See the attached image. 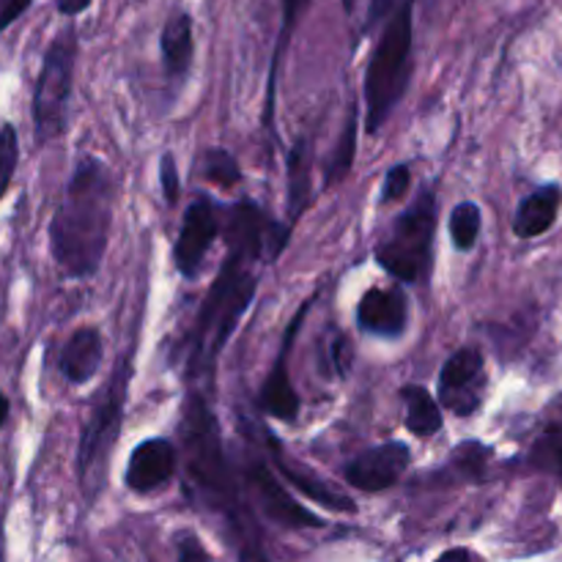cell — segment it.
<instances>
[{
  "label": "cell",
  "instance_id": "obj_1",
  "mask_svg": "<svg viewBox=\"0 0 562 562\" xmlns=\"http://www.w3.org/2000/svg\"><path fill=\"white\" fill-rule=\"evenodd\" d=\"M291 228L269 217L256 203H239L225 220V261L203 296L184 346V379L212 387L225 344L250 311L261 278V263L283 252Z\"/></svg>",
  "mask_w": 562,
  "mask_h": 562
},
{
  "label": "cell",
  "instance_id": "obj_20",
  "mask_svg": "<svg viewBox=\"0 0 562 562\" xmlns=\"http://www.w3.org/2000/svg\"><path fill=\"white\" fill-rule=\"evenodd\" d=\"M406 404V428H409L415 437H434V434L442 431V406L434 401V395L428 393L420 384H409V387L401 390Z\"/></svg>",
  "mask_w": 562,
  "mask_h": 562
},
{
  "label": "cell",
  "instance_id": "obj_2",
  "mask_svg": "<svg viewBox=\"0 0 562 562\" xmlns=\"http://www.w3.org/2000/svg\"><path fill=\"white\" fill-rule=\"evenodd\" d=\"M179 442L187 488L198 505L223 519L231 543H234L236 560L269 562L263 552L261 530L247 508L245 492L239 488L234 467L225 453L217 417L201 393L187 395L179 423Z\"/></svg>",
  "mask_w": 562,
  "mask_h": 562
},
{
  "label": "cell",
  "instance_id": "obj_6",
  "mask_svg": "<svg viewBox=\"0 0 562 562\" xmlns=\"http://www.w3.org/2000/svg\"><path fill=\"white\" fill-rule=\"evenodd\" d=\"M434 234H437V198L423 190L409 209L395 220L387 239L376 247V261L401 283H420L431 269Z\"/></svg>",
  "mask_w": 562,
  "mask_h": 562
},
{
  "label": "cell",
  "instance_id": "obj_28",
  "mask_svg": "<svg viewBox=\"0 0 562 562\" xmlns=\"http://www.w3.org/2000/svg\"><path fill=\"white\" fill-rule=\"evenodd\" d=\"M31 3L33 0H0V33H3L11 22L20 20Z\"/></svg>",
  "mask_w": 562,
  "mask_h": 562
},
{
  "label": "cell",
  "instance_id": "obj_32",
  "mask_svg": "<svg viewBox=\"0 0 562 562\" xmlns=\"http://www.w3.org/2000/svg\"><path fill=\"white\" fill-rule=\"evenodd\" d=\"M135 3H143V0H135Z\"/></svg>",
  "mask_w": 562,
  "mask_h": 562
},
{
  "label": "cell",
  "instance_id": "obj_31",
  "mask_svg": "<svg viewBox=\"0 0 562 562\" xmlns=\"http://www.w3.org/2000/svg\"><path fill=\"white\" fill-rule=\"evenodd\" d=\"M5 417H9V401H5V395L0 393V426L5 423Z\"/></svg>",
  "mask_w": 562,
  "mask_h": 562
},
{
  "label": "cell",
  "instance_id": "obj_24",
  "mask_svg": "<svg viewBox=\"0 0 562 562\" xmlns=\"http://www.w3.org/2000/svg\"><path fill=\"white\" fill-rule=\"evenodd\" d=\"M16 162H20V137L11 124H3L0 130V198L9 190L11 179H14Z\"/></svg>",
  "mask_w": 562,
  "mask_h": 562
},
{
  "label": "cell",
  "instance_id": "obj_7",
  "mask_svg": "<svg viewBox=\"0 0 562 562\" xmlns=\"http://www.w3.org/2000/svg\"><path fill=\"white\" fill-rule=\"evenodd\" d=\"M77 64V33L66 27L47 47L33 91V130L38 143L60 137L69 124V99Z\"/></svg>",
  "mask_w": 562,
  "mask_h": 562
},
{
  "label": "cell",
  "instance_id": "obj_19",
  "mask_svg": "<svg viewBox=\"0 0 562 562\" xmlns=\"http://www.w3.org/2000/svg\"><path fill=\"white\" fill-rule=\"evenodd\" d=\"M289 228L302 217L311 198V143L307 137H300L294 148L289 151Z\"/></svg>",
  "mask_w": 562,
  "mask_h": 562
},
{
  "label": "cell",
  "instance_id": "obj_25",
  "mask_svg": "<svg viewBox=\"0 0 562 562\" xmlns=\"http://www.w3.org/2000/svg\"><path fill=\"white\" fill-rule=\"evenodd\" d=\"M409 184H412L409 165H395V168H390L387 176H384L382 201L384 203L398 201V198H404L406 192H409Z\"/></svg>",
  "mask_w": 562,
  "mask_h": 562
},
{
  "label": "cell",
  "instance_id": "obj_8",
  "mask_svg": "<svg viewBox=\"0 0 562 562\" xmlns=\"http://www.w3.org/2000/svg\"><path fill=\"white\" fill-rule=\"evenodd\" d=\"M239 472L247 492L256 499L258 510H261L267 519H272L274 525L291 527V530H318V527H324V521L318 519L316 514L302 508V505L285 492V486L278 481V475L269 470L261 453L245 456V459L239 461Z\"/></svg>",
  "mask_w": 562,
  "mask_h": 562
},
{
  "label": "cell",
  "instance_id": "obj_14",
  "mask_svg": "<svg viewBox=\"0 0 562 562\" xmlns=\"http://www.w3.org/2000/svg\"><path fill=\"white\" fill-rule=\"evenodd\" d=\"M263 437H267L269 456H272L274 470H278V475L283 477V481H289L291 486L300 488V492L305 494L307 499H313V503L324 505V508L338 510V514H355L357 505L351 503V499L346 497V494H340L338 488L327 486V483H324L322 477H316L311 470H305V467L294 464V461L289 459V453H285V450H283V445H278V439H274L272 434L263 431Z\"/></svg>",
  "mask_w": 562,
  "mask_h": 562
},
{
  "label": "cell",
  "instance_id": "obj_22",
  "mask_svg": "<svg viewBox=\"0 0 562 562\" xmlns=\"http://www.w3.org/2000/svg\"><path fill=\"white\" fill-rule=\"evenodd\" d=\"M201 170L212 184L223 187V190H231V187H236L241 181L239 162H236V157H231L225 148H209V151L203 154Z\"/></svg>",
  "mask_w": 562,
  "mask_h": 562
},
{
  "label": "cell",
  "instance_id": "obj_5",
  "mask_svg": "<svg viewBox=\"0 0 562 562\" xmlns=\"http://www.w3.org/2000/svg\"><path fill=\"white\" fill-rule=\"evenodd\" d=\"M130 379H132V351L121 355L115 360L113 373H110L108 384H104L102 395L93 401L91 415H88L86 426L80 434V448H77V481H80V492L88 499L97 497L102 492L104 481H108V464L110 453H113L115 442H119L121 423H124V404L130 395Z\"/></svg>",
  "mask_w": 562,
  "mask_h": 562
},
{
  "label": "cell",
  "instance_id": "obj_21",
  "mask_svg": "<svg viewBox=\"0 0 562 562\" xmlns=\"http://www.w3.org/2000/svg\"><path fill=\"white\" fill-rule=\"evenodd\" d=\"M481 209L475 203L464 201L450 212V241H453L456 250L467 252L477 245V236H481Z\"/></svg>",
  "mask_w": 562,
  "mask_h": 562
},
{
  "label": "cell",
  "instance_id": "obj_12",
  "mask_svg": "<svg viewBox=\"0 0 562 562\" xmlns=\"http://www.w3.org/2000/svg\"><path fill=\"white\" fill-rule=\"evenodd\" d=\"M220 234L217 212L209 201H195L184 214V223H181L179 239L173 245V261L184 278H195L198 269H201L203 258H206L209 247L214 245Z\"/></svg>",
  "mask_w": 562,
  "mask_h": 562
},
{
  "label": "cell",
  "instance_id": "obj_26",
  "mask_svg": "<svg viewBox=\"0 0 562 562\" xmlns=\"http://www.w3.org/2000/svg\"><path fill=\"white\" fill-rule=\"evenodd\" d=\"M159 184H162V192H165V201L173 206L176 201H179V170H176V159L170 157V154H165L162 162H159Z\"/></svg>",
  "mask_w": 562,
  "mask_h": 562
},
{
  "label": "cell",
  "instance_id": "obj_18",
  "mask_svg": "<svg viewBox=\"0 0 562 562\" xmlns=\"http://www.w3.org/2000/svg\"><path fill=\"white\" fill-rule=\"evenodd\" d=\"M159 49H162V64L168 77H181L190 71L192 55H195V38H192V16L187 11H176L168 16L162 27V38H159Z\"/></svg>",
  "mask_w": 562,
  "mask_h": 562
},
{
  "label": "cell",
  "instance_id": "obj_29",
  "mask_svg": "<svg viewBox=\"0 0 562 562\" xmlns=\"http://www.w3.org/2000/svg\"><path fill=\"white\" fill-rule=\"evenodd\" d=\"M55 3H58V11L64 16H77V14H82V11H86L93 0H55Z\"/></svg>",
  "mask_w": 562,
  "mask_h": 562
},
{
  "label": "cell",
  "instance_id": "obj_17",
  "mask_svg": "<svg viewBox=\"0 0 562 562\" xmlns=\"http://www.w3.org/2000/svg\"><path fill=\"white\" fill-rule=\"evenodd\" d=\"M562 206V190L558 184H543L525 198L516 209L514 234L519 239H536L543 236L558 220Z\"/></svg>",
  "mask_w": 562,
  "mask_h": 562
},
{
  "label": "cell",
  "instance_id": "obj_15",
  "mask_svg": "<svg viewBox=\"0 0 562 562\" xmlns=\"http://www.w3.org/2000/svg\"><path fill=\"white\" fill-rule=\"evenodd\" d=\"M409 307L398 289H368L357 305V324L379 338H398L406 329Z\"/></svg>",
  "mask_w": 562,
  "mask_h": 562
},
{
  "label": "cell",
  "instance_id": "obj_3",
  "mask_svg": "<svg viewBox=\"0 0 562 562\" xmlns=\"http://www.w3.org/2000/svg\"><path fill=\"white\" fill-rule=\"evenodd\" d=\"M113 203L115 181L108 165L97 157L80 159L49 223V250L69 278H91L102 263Z\"/></svg>",
  "mask_w": 562,
  "mask_h": 562
},
{
  "label": "cell",
  "instance_id": "obj_13",
  "mask_svg": "<svg viewBox=\"0 0 562 562\" xmlns=\"http://www.w3.org/2000/svg\"><path fill=\"white\" fill-rule=\"evenodd\" d=\"M176 467H179V450L170 439H146L132 450L124 481L135 494H151L176 475Z\"/></svg>",
  "mask_w": 562,
  "mask_h": 562
},
{
  "label": "cell",
  "instance_id": "obj_30",
  "mask_svg": "<svg viewBox=\"0 0 562 562\" xmlns=\"http://www.w3.org/2000/svg\"><path fill=\"white\" fill-rule=\"evenodd\" d=\"M437 562H472V558L467 549H448Z\"/></svg>",
  "mask_w": 562,
  "mask_h": 562
},
{
  "label": "cell",
  "instance_id": "obj_16",
  "mask_svg": "<svg viewBox=\"0 0 562 562\" xmlns=\"http://www.w3.org/2000/svg\"><path fill=\"white\" fill-rule=\"evenodd\" d=\"M102 366V335L93 327H80L71 333L60 351V373L71 384H86L97 376Z\"/></svg>",
  "mask_w": 562,
  "mask_h": 562
},
{
  "label": "cell",
  "instance_id": "obj_4",
  "mask_svg": "<svg viewBox=\"0 0 562 562\" xmlns=\"http://www.w3.org/2000/svg\"><path fill=\"white\" fill-rule=\"evenodd\" d=\"M373 20H382V33L366 71V126L376 135L409 86L415 0H376Z\"/></svg>",
  "mask_w": 562,
  "mask_h": 562
},
{
  "label": "cell",
  "instance_id": "obj_27",
  "mask_svg": "<svg viewBox=\"0 0 562 562\" xmlns=\"http://www.w3.org/2000/svg\"><path fill=\"white\" fill-rule=\"evenodd\" d=\"M176 554H179V562H212L203 543L195 536H190V532L176 538Z\"/></svg>",
  "mask_w": 562,
  "mask_h": 562
},
{
  "label": "cell",
  "instance_id": "obj_11",
  "mask_svg": "<svg viewBox=\"0 0 562 562\" xmlns=\"http://www.w3.org/2000/svg\"><path fill=\"white\" fill-rule=\"evenodd\" d=\"M311 305L313 302H305V305L296 311L294 322H291L289 329H285L283 344H280L278 360H274L267 382L261 384V398H258V404H261V409L267 412L269 417H274V420L289 423V420H294L296 412H300V395L294 393V387H291V379H289V355H291V346H294L296 333H300V324L305 322Z\"/></svg>",
  "mask_w": 562,
  "mask_h": 562
},
{
  "label": "cell",
  "instance_id": "obj_9",
  "mask_svg": "<svg viewBox=\"0 0 562 562\" xmlns=\"http://www.w3.org/2000/svg\"><path fill=\"white\" fill-rule=\"evenodd\" d=\"M483 384H486V371H483L481 351L472 346L459 349L439 371V406L456 412L459 417H470L481 406Z\"/></svg>",
  "mask_w": 562,
  "mask_h": 562
},
{
  "label": "cell",
  "instance_id": "obj_23",
  "mask_svg": "<svg viewBox=\"0 0 562 562\" xmlns=\"http://www.w3.org/2000/svg\"><path fill=\"white\" fill-rule=\"evenodd\" d=\"M355 151H357V110H351L349 121H346L344 132H340V143L333 154V162H329V176L327 184H338L346 173L355 165Z\"/></svg>",
  "mask_w": 562,
  "mask_h": 562
},
{
  "label": "cell",
  "instance_id": "obj_10",
  "mask_svg": "<svg viewBox=\"0 0 562 562\" xmlns=\"http://www.w3.org/2000/svg\"><path fill=\"white\" fill-rule=\"evenodd\" d=\"M409 464L412 453L404 442L376 445L346 467V481L360 492H384L404 477Z\"/></svg>",
  "mask_w": 562,
  "mask_h": 562
}]
</instances>
